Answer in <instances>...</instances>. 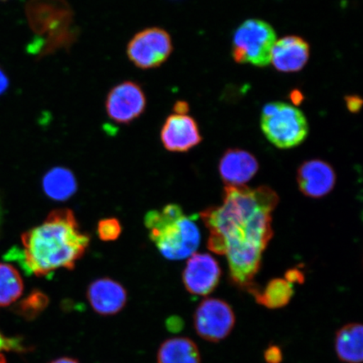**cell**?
<instances>
[{
	"instance_id": "6da1fadb",
	"label": "cell",
	"mask_w": 363,
	"mask_h": 363,
	"mask_svg": "<svg viewBox=\"0 0 363 363\" xmlns=\"http://www.w3.org/2000/svg\"><path fill=\"white\" fill-rule=\"evenodd\" d=\"M279 202L267 186H225L220 206L201 213L208 230V248L226 257L231 283L248 293L257 287L254 279L274 235L272 212Z\"/></svg>"
},
{
	"instance_id": "7a4b0ae2",
	"label": "cell",
	"mask_w": 363,
	"mask_h": 363,
	"mask_svg": "<svg viewBox=\"0 0 363 363\" xmlns=\"http://www.w3.org/2000/svg\"><path fill=\"white\" fill-rule=\"evenodd\" d=\"M21 242L22 249L11 250L6 259L20 262L26 274L44 277L61 269H74L87 251L90 238L81 230L74 212L58 208L23 234Z\"/></svg>"
},
{
	"instance_id": "3957f363",
	"label": "cell",
	"mask_w": 363,
	"mask_h": 363,
	"mask_svg": "<svg viewBox=\"0 0 363 363\" xmlns=\"http://www.w3.org/2000/svg\"><path fill=\"white\" fill-rule=\"evenodd\" d=\"M195 216L184 214L178 204H169L161 211H150L145 217L150 239L162 255L171 261L191 257L201 243V233Z\"/></svg>"
},
{
	"instance_id": "277c9868",
	"label": "cell",
	"mask_w": 363,
	"mask_h": 363,
	"mask_svg": "<svg viewBox=\"0 0 363 363\" xmlns=\"http://www.w3.org/2000/svg\"><path fill=\"white\" fill-rule=\"evenodd\" d=\"M26 16L35 34L47 35L30 45L33 52L47 54L68 47L74 40L72 12L66 0H30Z\"/></svg>"
},
{
	"instance_id": "5b68a950",
	"label": "cell",
	"mask_w": 363,
	"mask_h": 363,
	"mask_svg": "<svg viewBox=\"0 0 363 363\" xmlns=\"http://www.w3.org/2000/svg\"><path fill=\"white\" fill-rule=\"evenodd\" d=\"M261 128L267 140L279 149H290L305 142L308 134L306 117L298 108L282 102L262 108Z\"/></svg>"
},
{
	"instance_id": "8992f818",
	"label": "cell",
	"mask_w": 363,
	"mask_h": 363,
	"mask_svg": "<svg viewBox=\"0 0 363 363\" xmlns=\"http://www.w3.org/2000/svg\"><path fill=\"white\" fill-rule=\"evenodd\" d=\"M276 33L269 23L259 19L244 21L235 30L233 40V56L240 65L264 67L271 62Z\"/></svg>"
},
{
	"instance_id": "52a82bcc",
	"label": "cell",
	"mask_w": 363,
	"mask_h": 363,
	"mask_svg": "<svg viewBox=\"0 0 363 363\" xmlns=\"http://www.w3.org/2000/svg\"><path fill=\"white\" fill-rule=\"evenodd\" d=\"M174 45L171 35L159 27H150L136 33L127 45V56L143 70L161 67L170 57Z\"/></svg>"
},
{
	"instance_id": "ba28073f",
	"label": "cell",
	"mask_w": 363,
	"mask_h": 363,
	"mask_svg": "<svg viewBox=\"0 0 363 363\" xmlns=\"http://www.w3.org/2000/svg\"><path fill=\"white\" fill-rule=\"evenodd\" d=\"M235 315L233 308L223 299L208 298L196 308L194 326L199 337L217 343L225 340L233 330Z\"/></svg>"
},
{
	"instance_id": "9c48e42d",
	"label": "cell",
	"mask_w": 363,
	"mask_h": 363,
	"mask_svg": "<svg viewBox=\"0 0 363 363\" xmlns=\"http://www.w3.org/2000/svg\"><path fill=\"white\" fill-rule=\"evenodd\" d=\"M146 108V94L142 86L133 81H125L115 86L107 95V115L118 124L131 123L143 115Z\"/></svg>"
},
{
	"instance_id": "30bf717a",
	"label": "cell",
	"mask_w": 363,
	"mask_h": 363,
	"mask_svg": "<svg viewBox=\"0 0 363 363\" xmlns=\"http://www.w3.org/2000/svg\"><path fill=\"white\" fill-rule=\"evenodd\" d=\"M221 278L219 262L208 253H194L185 266L183 282L189 294L207 296L217 288Z\"/></svg>"
},
{
	"instance_id": "8fae6325",
	"label": "cell",
	"mask_w": 363,
	"mask_h": 363,
	"mask_svg": "<svg viewBox=\"0 0 363 363\" xmlns=\"http://www.w3.org/2000/svg\"><path fill=\"white\" fill-rule=\"evenodd\" d=\"M161 140L167 151L186 152L197 147L202 142V136L193 117L172 113L162 127Z\"/></svg>"
},
{
	"instance_id": "7c38bea8",
	"label": "cell",
	"mask_w": 363,
	"mask_h": 363,
	"mask_svg": "<svg viewBox=\"0 0 363 363\" xmlns=\"http://www.w3.org/2000/svg\"><path fill=\"white\" fill-rule=\"evenodd\" d=\"M299 190L312 199L326 196L335 188L337 174L328 162L313 159L303 162L297 171Z\"/></svg>"
},
{
	"instance_id": "4fadbf2b",
	"label": "cell",
	"mask_w": 363,
	"mask_h": 363,
	"mask_svg": "<svg viewBox=\"0 0 363 363\" xmlns=\"http://www.w3.org/2000/svg\"><path fill=\"white\" fill-rule=\"evenodd\" d=\"M88 301L93 310L102 316L120 313L127 303V292L120 283L108 278L99 279L89 286Z\"/></svg>"
},
{
	"instance_id": "5bb4252c",
	"label": "cell",
	"mask_w": 363,
	"mask_h": 363,
	"mask_svg": "<svg viewBox=\"0 0 363 363\" xmlns=\"http://www.w3.org/2000/svg\"><path fill=\"white\" fill-rule=\"evenodd\" d=\"M259 169L257 158L245 150L229 149L221 157L219 172L226 186H245Z\"/></svg>"
},
{
	"instance_id": "9a60e30c",
	"label": "cell",
	"mask_w": 363,
	"mask_h": 363,
	"mask_svg": "<svg viewBox=\"0 0 363 363\" xmlns=\"http://www.w3.org/2000/svg\"><path fill=\"white\" fill-rule=\"evenodd\" d=\"M310 58V45L296 35L285 36L274 45L271 62L281 72H295L303 69Z\"/></svg>"
},
{
	"instance_id": "2e32d148",
	"label": "cell",
	"mask_w": 363,
	"mask_h": 363,
	"mask_svg": "<svg viewBox=\"0 0 363 363\" xmlns=\"http://www.w3.org/2000/svg\"><path fill=\"white\" fill-rule=\"evenodd\" d=\"M335 349L337 357L344 363H362L363 361V328L360 323H349L335 334Z\"/></svg>"
},
{
	"instance_id": "e0dca14e",
	"label": "cell",
	"mask_w": 363,
	"mask_h": 363,
	"mask_svg": "<svg viewBox=\"0 0 363 363\" xmlns=\"http://www.w3.org/2000/svg\"><path fill=\"white\" fill-rule=\"evenodd\" d=\"M157 363H201L197 344L192 339L177 337L167 339L158 348Z\"/></svg>"
},
{
	"instance_id": "ac0fdd59",
	"label": "cell",
	"mask_w": 363,
	"mask_h": 363,
	"mask_svg": "<svg viewBox=\"0 0 363 363\" xmlns=\"http://www.w3.org/2000/svg\"><path fill=\"white\" fill-rule=\"evenodd\" d=\"M43 187L45 194L55 201H66L78 189L75 176L65 167H54L45 174Z\"/></svg>"
},
{
	"instance_id": "d6986e66",
	"label": "cell",
	"mask_w": 363,
	"mask_h": 363,
	"mask_svg": "<svg viewBox=\"0 0 363 363\" xmlns=\"http://www.w3.org/2000/svg\"><path fill=\"white\" fill-rule=\"evenodd\" d=\"M256 302L270 310H278L288 306L294 296L293 284L285 279H274L263 289L257 287L251 293Z\"/></svg>"
},
{
	"instance_id": "ffe728a7",
	"label": "cell",
	"mask_w": 363,
	"mask_h": 363,
	"mask_svg": "<svg viewBox=\"0 0 363 363\" xmlns=\"http://www.w3.org/2000/svg\"><path fill=\"white\" fill-rule=\"evenodd\" d=\"M24 291V284L15 267L0 263V306H11Z\"/></svg>"
},
{
	"instance_id": "44dd1931",
	"label": "cell",
	"mask_w": 363,
	"mask_h": 363,
	"mask_svg": "<svg viewBox=\"0 0 363 363\" xmlns=\"http://www.w3.org/2000/svg\"><path fill=\"white\" fill-rule=\"evenodd\" d=\"M49 305V298L39 290L31 292L20 306L21 313L27 319H34L42 314Z\"/></svg>"
},
{
	"instance_id": "7402d4cb",
	"label": "cell",
	"mask_w": 363,
	"mask_h": 363,
	"mask_svg": "<svg viewBox=\"0 0 363 363\" xmlns=\"http://www.w3.org/2000/svg\"><path fill=\"white\" fill-rule=\"evenodd\" d=\"M121 224L116 218H107L99 222L97 233L103 242H113L121 234Z\"/></svg>"
},
{
	"instance_id": "603a6c76",
	"label": "cell",
	"mask_w": 363,
	"mask_h": 363,
	"mask_svg": "<svg viewBox=\"0 0 363 363\" xmlns=\"http://www.w3.org/2000/svg\"><path fill=\"white\" fill-rule=\"evenodd\" d=\"M24 350L20 339L7 337L0 333V363H7L4 352Z\"/></svg>"
},
{
	"instance_id": "cb8c5ba5",
	"label": "cell",
	"mask_w": 363,
	"mask_h": 363,
	"mask_svg": "<svg viewBox=\"0 0 363 363\" xmlns=\"http://www.w3.org/2000/svg\"><path fill=\"white\" fill-rule=\"evenodd\" d=\"M264 360L267 363H282L284 360L282 349L277 345H270L264 352Z\"/></svg>"
},
{
	"instance_id": "d4e9b609",
	"label": "cell",
	"mask_w": 363,
	"mask_h": 363,
	"mask_svg": "<svg viewBox=\"0 0 363 363\" xmlns=\"http://www.w3.org/2000/svg\"><path fill=\"white\" fill-rule=\"evenodd\" d=\"M348 111L352 113H357L362 106V99L357 95H349L345 99Z\"/></svg>"
},
{
	"instance_id": "484cf974",
	"label": "cell",
	"mask_w": 363,
	"mask_h": 363,
	"mask_svg": "<svg viewBox=\"0 0 363 363\" xmlns=\"http://www.w3.org/2000/svg\"><path fill=\"white\" fill-rule=\"evenodd\" d=\"M167 326L172 333H179L184 328V321L179 317H172L167 320Z\"/></svg>"
},
{
	"instance_id": "4316f807",
	"label": "cell",
	"mask_w": 363,
	"mask_h": 363,
	"mask_svg": "<svg viewBox=\"0 0 363 363\" xmlns=\"http://www.w3.org/2000/svg\"><path fill=\"white\" fill-rule=\"evenodd\" d=\"M285 279L292 284L294 283L302 284L303 282V274L302 272L298 269L289 270L285 275Z\"/></svg>"
},
{
	"instance_id": "83f0119b",
	"label": "cell",
	"mask_w": 363,
	"mask_h": 363,
	"mask_svg": "<svg viewBox=\"0 0 363 363\" xmlns=\"http://www.w3.org/2000/svg\"><path fill=\"white\" fill-rule=\"evenodd\" d=\"M174 113H178V115H188L189 111V104L185 101L176 102L174 107Z\"/></svg>"
},
{
	"instance_id": "f1b7e54d",
	"label": "cell",
	"mask_w": 363,
	"mask_h": 363,
	"mask_svg": "<svg viewBox=\"0 0 363 363\" xmlns=\"http://www.w3.org/2000/svg\"><path fill=\"white\" fill-rule=\"evenodd\" d=\"M9 87V79L4 72L0 68V95L3 94Z\"/></svg>"
},
{
	"instance_id": "f546056e",
	"label": "cell",
	"mask_w": 363,
	"mask_h": 363,
	"mask_svg": "<svg viewBox=\"0 0 363 363\" xmlns=\"http://www.w3.org/2000/svg\"><path fill=\"white\" fill-rule=\"evenodd\" d=\"M49 363H80L78 360L74 358L63 357L57 358V359L50 362Z\"/></svg>"
},
{
	"instance_id": "4dcf8cb0",
	"label": "cell",
	"mask_w": 363,
	"mask_h": 363,
	"mask_svg": "<svg viewBox=\"0 0 363 363\" xmlns=\"http://www.w3.org/2000/svg\"><path fill=\"white\" fill-rule=\"evenodd\" d=\"M291 99L295 104H298L303 101V95L298 90H294L291 94Z\"/></svg>"
},
{
	"instance_id": "1f68e13d",
	"label": "cell",
	"mask_w": 363,
	"mask_h": 363,
	"mask_svg": "<svg viewBox=\"0 0 363 363\" xmlns=\"http://www.w3.org/2000/svg\"><path fill=\"white\" fill-rule=\"evenodd\" d=\"M2 221V207H1V203H0V225H1Z\"/></svg>"
}]
</instances>
